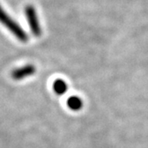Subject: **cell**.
<instances>
[{"label": "cell", "instance_id": "obj_3", "mask_svg": "<svg viewBox=\"0 0 148 148\" xmlns=\"http://www.w3.org/2000/svg\"><path fill=\"white\" fill-rule=\"evenodd\" d=\"M36 67L33 64H28L12 70L11 73V77L14 81H22L33 76L36 73Z\"/></svg>", "mask_w": 148, "mask_h": 148}, {"label": "cell", "instance_id": "obj_1", "mask_svg": "<svg viewBox=\"0 0 148 148\" xmlns=\"http://www.w3.org/2000/svg\"><path fill=\"white\" fill-rule=\"evenodd\" d=\"M0 22L10 31L21 42H27L28 40V36L24 30L21 28L16 21L12 19L8 13L0 6Z\"/></svg>", "mask_w": 148, "mask_h": 148}, {"label": "cell", "instance_id": "obj_4", "mask_svg": "<svg viewBox=\"0 0 148 148\" xmlns=\"http://www.w3.org/2000/svg\"><path fill=\"white\" fill-rule=\"evenodd\" d=\"M67 105H68V107L71 110L78 111L82 109L83 101L78 96L72 95V96L69 97V99L67 101Z\"/></svg>", "mask_w": 148, "mask_h": 148}, {"label": "cell", "instance_id": "obj_2", "mask_svg": "<svg viewBox=\"0 0 148 148\" xmlns=\"http://www.w3.org/2000/svg\"><path fill=\"white\" fill-rule=\"evenodd\" d=\"M25 14L27 17L28 24L32 33L35 36H41V27L37 17L36 11L32 5H27L25 8Z\"/></svg>", "mask_w": 148, "mask_h": 148}, {"label": "cell", "instance_id": "obj_5", "mask_svg": "<svg viewBox=\"0 0 148 148\" xmlns=\"http://www.w3.org/2000/svg\"><path fill=\"white\" fill-rule=\"evenodd\" d=\"M53 89L57 95H63L68 91L69 86L65 81L63 79H57L53 82Z\"/></svg>", "mask_w": 148, "mask_h": 148}]
</instances>
